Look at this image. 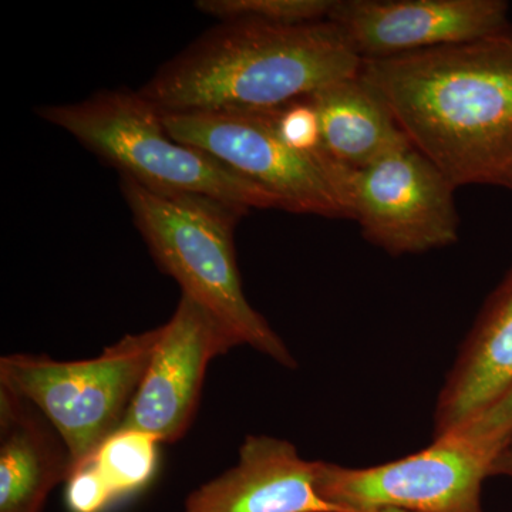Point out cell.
I'll list each match as a JSON object with an SVG mask.
<instances>
[{
	"label": "cell",
	"mask_w": 512,
	"mask_h": 512,
	"mask_svg": "<svg viewBox=\"0 0 512 512\" xmlns=\"http://www.w3.org/2000/svg\"><path fill=\"white\" fill-rule=\"evenodd\" d=\"M120 188L154 261L183 295L207 309L238 346L295 369L291 350L242 289L234 229L248 211L200 195L150 190L126 177Z\"/></svg>",
	"instance_id": "3957f363"
},
{
	"label": "cell",
	"mask_w": 512,
	"mask_h": 512,
	"mask_svg": "<svg viewBox=\"0 0 512 512\" xmlns=\"http://www.w3.org/2000/svg\"><path fill=\"white\" fill-rule=\"evenodd\" d=\"M335 0H200L205 15L222 23L254 22L262 25L296 26L325 22Z\"/></svg>",
	"instance_id": "2e32d148"
},
{
	"label": "cell",
	"mask_w": 512,
	"mask_h": 512,
	"mask_svg": "<svg viewBox=\"0 0 512 512\" xmlns=\"http://www.w3.org/2000/svg\"><path fill=\"white\" fill-rule=\"evenodd\" d=\"M37 114L116 168L120 177L150 190L200 195L248 212L282 210L272 192L171 137L160 111L138 92L104 90L79 103L39 107Z\"/></svg>",
	"instance_id": "277c9868"
},
{
	"label": "cell",
	"mask_w": 512,
	"mask_h": 512,
	"mask_svg": "<svg viewBox=\"0 0 512 512\" xmlns=\"http://www.w3.org/2000/svg\"><path fill=\"white\" fill-rule=\"evenodd\" d=\"M328 20L362 60L458 45L511 25L505 0H335Z\"/></svg>",
	"instance_id": "30bf717a"
},
{
	"label": "cell",
	"mask_w": 512,
	"mask_h": 512,
	"mask_svg": "<svg viewBox=\"0 0 512 512\" xmlns=\"http://www.w3.org/2000/svg\"><path fill=\"white\" fill-rule=\"evenodd\" d=\"M359 76L454 187L512 192V23L458 45L363 60Z\"/></svg>",
	"instance_id": "6da1fadb"
},
{
	"label": "cell",
	"mask_w": 512,
	"mask_h": 512,
	"mask_svg": "<svg viewBox=\"0 0 512 512\" xmlns=\"http://www.w3.org/2000/svg\"><path fill=\"white\" fill-rule=\"evenodd\" d=\"M512 386V265L488 296L444 380L434 439L476 420Z\"/></svg>",
	"instance_id": "7c38bea8"
},
{
	"label": "cell",
	"mask_w": 512,
	"mask_h": 512,
	"mask_svg": "<svg viewBox=\"0 0 512 512\" xmlns=\"http://www.w3.org/2000/svg\"><path fill=\"white\" fill-rule=\"evenodd\" d=\"M454 433L463 434L467 439L497 453L512 433V386L490 409Z\"/></svg>",
	"instance_id": "d6986e66"
},
{
	"label": "cell",
	"mask_w": 512,
	"mask_h": 512,
	"mask_svg": "<svg viewBox=\"0 0 512 512\" xmlns=\"http://www.w3.org/2000/svg\"><path fill=\"white\" fill-rule=\"evenodd\" d=\"M490 476L512 478V433L495 453L491 461Z\"/></svg>",
	"instance_id": "ffe728a7"
},
{
	"label": "cell",
	"mask_w": 512,
	"mask_h": 512,
	"mask_svg": "<svg viewBox=\"0 0 512 512\" xmlns=\"http://www.w3.org/2000/svg\"><path fill=\"white\" fill-rule=\"evenodd\" d=\"M456 190L413 146L362 170L349 168L352 220L370 244L392 256L423 254L456 244L460 227Z\"/></svg>",
	"instance_id": "ba28073f"
},
{
	"label": "cell",
	"mask_w": 512,
	"mask_h": 512,
	"mask_svg": "<svg viewBox=\"0 0 512 512\" xmlns=\"http://www.w3.org/2000/svg\"><path fill=\"white\" fill-rule=\"evenodd\" d=\"M158 441L137 430H117L104 441L90 461L104 478L114 497L146 487L158 464Z\"/></svg>",
	"instance_id": "9a60e30c"
},
{
	"label": "cell",
	"mask_w": 512,
	"mask_h": 512,
	"mask_svg": "<svg viewBox=\"0 0 512 512\" xmlns=\"http://www.w3.org/2000/svg\"><path fill=\"white\" fill-rule=\"evenodd\" d=\"M279 136L293 150L315 154L322 150L318 113L309 97L275 109Z\"/></svg>",
	"instance_id": "e0dca14e"
},
{
	"label": "cell",
	"mask_w": 512,
	"mask_h": 512,
	"mask_svg": "<svg viewBox=\"0 0 512 512\" xmlns=\"http://www.w3.org/2000/svg\"><path fill=\"white\" fill-rule=\"evenodd\" d=\"M318 113L322 150L362 170L412 146L383 97L357 74L308 96Z\"/></svg>",
	"instance_id": "5bb4252c"
},
{
	"label": "cell",
	"mask_w": 512,
	"mask_h": 512,
	"mask_svg": "<svg viewBox=\"0 0 512 512\" xmlns=\"http://www.w3.org/2000/svg\"><path fill=\"white\" fill-rule=\"evenodd\" d=\"M184 512H339L320 498L315 461L289 441L248 436L235 467L192 491Z\"/></svg>",
	"instance_id": "8fae6325"
},
{
	"label": "cell",
	"mask_w": 512,
	"mask_h": 512,
	"mask_svg": "<svg viewBox=\"0 0 512 512\" xmlns=\"http://www.w3.org/2000/svg\"><path fill=\"white\" fill-rule=\"evenodd\" d=\"M363 60L330 22L221 23L138 93L161 113L271 110L355 77Z\"/></svg>",
	"instance_id": "7a4b0ae2"
},
{
	"label": "cell",
	"mask_w": 512,
	"mask_h": 512,
	"mask_svg": "<svg viewBox=\"0 0 512 512\" xmlns=\"http://www.w3.org/2000/svg\"><path fill=\"white\" fill-rule=\"evenodd\" d=\"M64 495L70 512H101L117 500L90 460L74 468Z\"/></svg>",
	"instance_id": "ac0fdd59"
},
{
	"label": "cell",
	"mask_w": 512,
	"mask_h": 512,
	"mask_svg": "<svg viewBox=\"0 0 512 512\" xmlns=\"http://www.w3.org/2000/svg\"><path fill=\"white\" fill-rule=\"evenodd\" d=\"M161 119L171 137L272 192L282 210L352 220L349 168L325 151L293 150L279 136L275 109L161 113Z\"/></svg>",
	"instance_id": "8992f818"
},
{
	"label": "cell",
	"mask_w": 512,
	"mask_h": 512,
	"mask_svg": "<svg viewBox=\"0 0 512 512\" xmlns=\"http://www.w3.org/2000/svg\"><path fill=\"white\" fill-rule=\"evenodd\" d=\"M494 453L450 433L380 466L315 461L316 491L339 512H484L483 483Z\"/></svg>",
	"instance_id": "52a82bcc"
},
{
	"label": "cell",
	"mask_w": 512,
	"mask_h": 512,
	"mask_svg": "<svg viewBox=\"0 0 512 512\" xmlns=\"http://www.w3.org/2000/svg\"><path fill=\"white\" fill-rule=\"evenodd\" d=\"M161 328L146 375L119 430H137L158 443H175L183 439L197 413L208 365L238 345L207 309L185 295Z\"/></svg>",
	"instance_id": "9c48e42d"
},
{
	"label": "cell",
	"mask_w": 512,
	"mask_h": 512,
	"mask_svg": "<svg viewBox=\"0 0 512 512\" xmlns=\"http://www.w3.org/2000/svg\"><path fill=\"white\" fill-rule=\"evenodd\" d=\"M161 332L158 326L124 336L93 359L2 356L0 386L28 400L52 423L69 447L74 470L120 429Z\"/></svg>",
	"instance_id": "5b68a950"
},
{
	"label": "cell",
	"mask_w": 512,
	"mask_h": 512,
	"mask_svg": "<svg viewBox=\"0 0 512 512\" xmlns=\"http://www.w3.org/2000/svg\"><path fill=\"white\" fill-rule=\"evenodd\" d=\"M72 471V454L52 423L0 386V512H43Z\"/></svg>",
	"instance_id": "4fadbf2b"
}]
</instances>
